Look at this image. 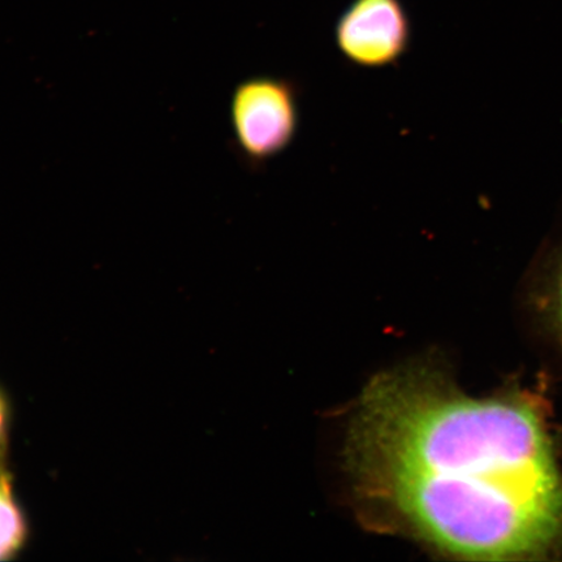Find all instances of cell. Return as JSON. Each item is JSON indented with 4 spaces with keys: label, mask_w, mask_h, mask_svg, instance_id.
<instances>
[{
    "label": "cell",
    "mask_w": 562,
    "mask_h": 562,
    "mask_svg": "<svg viewBox=\"0 0 562 562\" xmlns=\"http://www.w3.org/2000/svg\"><path fill=\"white\" fill-rule=\"evenodd\" d=\"M350 427L356 490L393 529L459 560L562 551V473L532 405L409 367L375 376Z\"/></svg>",
    "instance_id": "obj_1"
},
{
    "label": "cell",
    "mask_w": 562,
    "mask_h": 562,
    "mask_svg": "<svg viewBox=\"0 0 562 562\" xmlns=\"http://www.w3.org/2000/svg\"><path fill=\"white\" fill-rule=\"evenodd\" d=\"M4 422H5L4 404L2 402V398H0V440H2V438H3Z\"/></svg>",
    "instance_id": "obj_6"
},
{
    "label": "cell",
    "mask_w": 562,
    "mask_h": 562,
    "mask_svg": "<svg viewBox=\"0 0 562 562\" xmlns=\"http://www.w3.org/2000/svg\"><path fill=\"white\" fill-rule=\"evenodd\" d=\"M25 524L13 501L9 483L0 477V560L19 551L24 542Z\"/></svg>",
    "instance_id": "obj_4"
},
{
    "label": "cell",
    "mask_w": 562,
    "mask_h": 562,
    "mask_svg": "<svg viewBox=\"0 0 562 562\" xmlns=\"http://www.w3.org/2000/svg\"><path fill=\"white\" fill-rule=\"evenodd\" d=\"M544 291L553 319L558 323L562 333V243L551 257Z\"/></svg>",
    "instance_id": "obj_5"
},
{
    "label": "cell",
    "mask_w": 562,
    "mask_h": 562,
    "mask_svg": "<svg viewBox=\"0 0 562 562\" xmlns=\"http://www.w3.org/2000/svg\"><path fill=\"white\" fill-rule=\"evenodd\" d=\"M412 35L402 0H351L335 25L337 50L364 69L396 66L411 50Z\"/></svg>",
    "instance_id": "obj_3"
},
{
    "label": "cell",
    "mask_w": 562,
    "mask_h": 562,
    "mask_svg": "<svg viewBox=\"0 0 562 562\" xmlns=\"http://www.w3.org/2000/svg\"><path fill=\"white\" fill-rule=\"evenodd\" d=\"M240 156L262 167L293 144L300 126V88L278 76H252L237 83L229 105Z\"/></svg>",
    "instance_id": "obj_2"
}]
</instances>
